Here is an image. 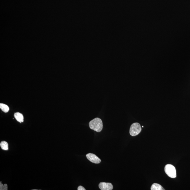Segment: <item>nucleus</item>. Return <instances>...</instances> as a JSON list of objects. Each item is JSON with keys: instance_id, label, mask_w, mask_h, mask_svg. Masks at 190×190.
I'll return each instance as SVG.
<instances>
[{"instance_id": "nucleus-1", "label": "nucleus", "mask_w": 190, "mask_h": 190, "mask_svg": "<svg viewBox=\"0 0 190 190\" xmlns=\"http://www.w3.org/2000/svg\"><path fill=\"white\" fill-rule=\"evenodd\" d=\"M89 125L91 129L97 132H100L103 129V122L99 118H96L92 120L89 123Z\"/></svg>"}, {"instance_id": "nucleus-2", "label": "nucleus", "mask_w": 190, "mask_h": 190, "mask_svg": "<svg viewBox=\"0 0 190 190\" xmlns=\"http://www.w3.org/2000/svg\"><path fill=\"white\" fill-rule=\"evenodd\" d=\"M142 130L141 125L139 123H135L131 125L130 130V134L131 136H134L137 135Z\"/></svg>"}, {"instance_id": "nucleus-3", "label": "nucleus", "mask_w": 190, "mask_h": 190, "mask_svg": "<svg viewBox=\"0 0 190 190\" xmlns=\"http://www.w3.org/2000/svg\"><path fill=\"white\" fill-rule=\"evenodd\" d=\"M165 173L169 177L172 178H175L176 177V169L173 165H167L165 168Z\"/></svg>"}, {"instance_id": "nucleus-4", "label": "nucleus", "mask_w": 190, "mask_h": 190, "mask_svg": "<svg viewBox=\"0 0 190 190\" xmlns=\"http://www.w3.org/2000/svg\"><path fill=\"white\" fill-rule=\"evenodd\" d=\"M87 158L90 161L95 164H99L101 162L100 159L97 157L95 154L92 153H89L86 155Z\"/></svg>"}, {"instance_id": "nucleus-5", "label": "nucleus", "mask_w": 190, "mask_h": 190, "mask_svg": "<svg viewBox=\"0 0 190 190\" xmlns=\"http://www.w3.org/2000/svg\"><path fill=\"white\" fill-rule=\"evenodd\" d=\"M99 187L101 190H112L113 186L110 183L100 182L99 185Z\"/></svg>"}, {"instance_id": "nucleus-6", "label": "nucleus", "mask_w": 190, "mask_h": 190, "mask_svg": "<svg viewBox=\"0 0 190 190\" xmlns=\"http://www.w3.org/2000/svg\"><path fill=\"white\" fill-rule=\"evenodd\" d=\"M14 118L19 122L21 123L24 121V117L23 115L19 112H16L14 113Z\"/></svg>"}, {"instance_id": "nucleus-7", "label": "nucleus", "mask_w": 190, "mask_h": 190, "mask_svg": "<svg viewBox=\"0 0 190 190\" xmlns=\"http://www.w3.org/2000/svg\"><path fill=\"white\" fill-rule=\"evenodd\" d=\"M151 190H164L163 187L158 183H154L152 184L151 188Z\"/></svg>"}, {"instance_id": "nucleus-8", "label": "nucleus", "mask_w": 190, "mask_h": 190, "mask_svg": "<svg viewBox=\"0 0 190 190\" xmlns=\"http://www.w3.org/2000/svg\"><path fill=\"white\" fill-rule=\"evenodd\" d=\"M0 108L3 112L5 113L8 112L9 110V108L8 106L4 104H0Z\"/></svg>"}, {"instance_id": "nucleus-9", "label": "nucleus", "mask_w": 190, "mask_h": 190, "mask_svg": "<svg viewBox=\"0 0 190 190\" xmlns=\"http://www.w3.org/2000/svg\"><path fill=\"white\" fill-rule=\"evenodd\" d=\"M0 146L1 148L3 150H8V144L5 141H2L0 143Z\"/></svg>"}, {"instance_id": "nucleus-10", "label": "nucleus", "mask_w": 190, "mask_h": 190, "mask_svg": "<svg viewBox=\"0 0 190 190\" xmlns=\"http://www.w3.org/2000/svg\"><path fill=\"white\" fill-rule=\"evenodd\" d=\"M0 189L1 190H8V186L6 184H5L4 185H3L1 182L0 183Z\"/></svg>"}, {"instance_id": "nucleus-11", "label": "nucleus", "mask_w": 190, "mask_h": 190, "mask_svg": "<svg viewBox=\"0 0 190 190\" xmlns=\"http://www.w3.org/2000/svg\"><path fill=\"white\" fill-rule=\"evenodd\" d=\"M78 190H86L85 188H84L82 186H79L78 187Z\"/></svg>"}]
</instances>
